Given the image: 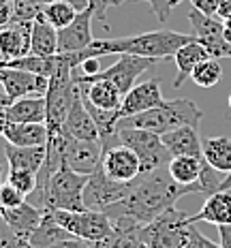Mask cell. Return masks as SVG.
Masks as SVG:
<instances>
[{
	"label": "cell",
	"mask_w": 231,
	"mask_h": 248,
	"mask_svg": "<svg viewBox=\"0 0 231 248\" xmlns=\"http://www.w3.org/2000/svg\"><path fill=\"white\" fill-rule=\"evenodd\" d=\"M4 156H7L9 169H28L39 173L47 156L45 146H13L4 141Z\"/></svg>",
	"instance_id": "cell-23"
},
{
	"label": "cell",
	"mask_w": 231,
	"mask_h": 248,
	"mask_svg": "<svg viewBox=\"0 0 231 248\" xmlns=\"http://www.w3.org/2000/svg\"><path fill=\"white\" fill-rule=\"evenodd\" d=\"M0 86L7 92L9 99L17 101V99H24V96H45L49 79L22 69L4 66V69H0Z\"/></svg>",
	"instance_id": "cell-14"
},
{
	"label": "cell",
	"mask_w": 231,
	"mask_h": 248,
	"mask_svg": "<svg viewBox=\"0 0 231 248\" xmlns=\"http://www.w3.org/2000/svg\"><path fill=\"white\" fill-rule=\"evenodd\" d=\"M184 248H223V246L216 244V242H212L210 237H205L203 233H199V229H195V225H193L191 237H188V242Z\"/></svg>",
	"instance_id": "cell-37"
},
{
	"label": "cell",
	"mask_w": 231,
	"mask_h": 248,
	"mask_svg": "<svg viewBox=\"0 0 231 248\" xmlns=\"http://www.w3.org/2000/svg\"><path fill=\"white\" fill-rule=\"evenodd\" d=\"M81 4L77 2H71V0H54V2L45 4L41 15H43L47 22L54 26V28H66L73 19L77 17V13L81 11Z\"/></svg>",
	"instance_id": "cell-31"
},
{
	"label": "cell",
	"mask_w": 231,
	"mask_h": 248,
	"mask_svg": "<svg viewBox=\"0 0 231 248\" xmlns=\"http://www.w3.org/2000/svg\"><path fill=\"white\" fill-rule=\"evenodd\" d=\"M92 24H94V9L86 4L77 17L66 28L58 30V54H75V51L86 49L94 41L92 34Z\"/></svg>",
	"instance_id": "cell-13"
},
{
	"label": "cell",
	"mask_w": 231,
	"mask_h": 248,
	"mask_svg": "<svg viewBox=\"0 0 231 248\" xmlns=\"http://www.w3.org/2000/svg\"><path fill=\"white\" fill-rule=\"evenodd\" d=\"M203 120V111L188 99H171V101H163L161 105L152 107L148 111H141L137 116H128L120 118L118 126H133V128H146V131L165 133L173 131L178 126H197Z\"/></svg>",
	"instance_id": "cell-3"
},
{
	"label": "cell",
	"mask_w": 231,
	"mask_h": 248,
	"mask_svg": "<svg viewBox=\"0 0 231 248\" xmlns=\"http://www.w3.org/2000/svg\"><path fill=\"white\" fill-rule=\"evenodd\" d=\"M154 62H158V60L141 58V56H131V54H120L114 64L107 66L105 71H101L99 75H92V77L73 75V77H75V84H88V81H92V79H107L122 92V96H124L126 92L137 84L139 75H143L150 66H154Z\"/></svg>",
	"instance_id": "cell-8"
},
{
	"label": "cell",
	"mask_w": 231,
	"mask_h": 248,
	"mask_svg": "<svg viewBox=\"0 0 231 248\" xmlns=\"http://www.w3.org/2000/svg\"><path fill=\"white\" fill-rule=\"evenodd\" d=\"M203 167V156H173L167 171L178 184H197Z\"/></svg>",
	"instance_id": "cell-30"
},
{
	"label": "cell",
	"mask_w": 231,
	"mask_h": 248,
	"mask_svg": "<svg viewBox=\"0 0 231 248\" xmlns=\"http://www.w3.org/2000/svg\"><path fill=\"white\" fill-rule=\"evenodd\" d=\"M203 158L212 165L214 169L223 173L231 171V139L229 137H205L203 143Z\"/></svg>",
	"instance_id": "cell-29"
},
{
	"label": "cell",
	"mask_w": 231,
	"mask_h": 248,
	"mask_svg": "<svg viewBox=\"0 0 231 248\" xmlns=\"http://www.w3.org/2000/svg\"><path fill=\"white\" fill-rule=\"evenodd\" d=\"M103 158V146L101 141H84V139L66 137V143L62 148V165L73 169L77 173H94L101 167Z\"/></svg>",
	"instance_id": "cell-12"
},
{
	"label": "cell",
	"mask_w": 231,
	"mask_h": 248,
	"mask_svg": "<svg viewBox=\"0 0 231 248\" xmlns=\"http://www.w3.org/2000/svg\"><path fill=\"white\" fill-rule=\"evenodd\" d=\"M11 103V99L7 96V92L2 90V86H0V116H2V111L7 109V105Z\"/></svg>",
	"instance_id": "cell-45"
},
{
	"label": "cell",
	"mask_w": 231,
	"mask_h": 248,
	"mask_svg": "<svg viewBox=\"0 0 231 248\" xmlns=\"http://www.w3.org/2000/svg\"><path fill=\"white\" fill-rule=\"evenodd\" d=\"M0 248H32L28 237L17 235L0 216Z\"/></svg>",
	"instance_id": "cell-34"
},
{
	"label": "cell",
	"mask_w": 231,
	"mask_h": 248,
	"mask_svg": "<svg viewBox=\"0 0 231 248\" xmlns=\"http://www.w3.org/2000/svg\"><path fill=\"white\" fill-rule=\"evenodd\" d=\"M2 137L4 141L13 143V146H45L47 126L32 122H7Z\"/></svg>",
	"instance_id": "cell-25"
},
{
	"label": "cell",
	"mask_w": 231,
	"mask_h": 248,
	"mask_svg": "<svg viewBox=\"0 0 231 248\" xmlns=\"http://www.w3.org/2000/svg\"><path fill=\"white\" fill-rule=\"evenodd\" d=\"M223 77V66H220L218 58H205L201 60L195 71L191 73V79L199 88H214Z\"/></svg>",
	"instance_id": "cell-32"
},
{
	"label": "cell",
	"mask_w": 231,
	"mask_h": 248,
	"mask_svg": "<svg viewBox=\"0 0 231 248\" xmlns=\"http://www.w3.org/2000/svg\"><path fill=\"white\" fill-rule=\"evenodd\" d=\"M118 139L139 156L141 173H150L156 169L167 167L171 161V154L165 148L158 133L146 131V128H133V126H118Z\"/></svg>",
	"instance_id": "cell-6"
},
{
	"label": "cell",
	"mask_w": 231,
	"mask_h": 248,
	"mask_svg": "<svg viewBox=\"0 0 231 248\" xmlns=\"http://www.w3.org/2000/svg\"><path fill=\"white\" fill-rule=\"evenodd\" d=\"M84 96L88 99L94 107L109 111H120L122 105V92L107 79H92L88 84H79Z\"/></svg>",
	"instance_id": "cell-24"
},
{
	"label": "cell",
	"mask_w": 231,
	"mask_h": 248,
	"mask_svg": "<svg viewBox=\"0 0 231 248\" xmlns=\"http://www.w3.org/2000/svg\"><path fill=\"white\" fill-rule=\"evenodd\" d=\"M165 148L173 156H203V139L199 137L197 126H178L161 135Z\"/></svg>",
	"instance_id": "cell-20"
},
{
	"label": "cell",
	"mask_w": 231,
	"mask_h": 248,
	"mask_svg": "<svg viewBox=\"0 0 231 248\" xmlns=\"http://www.w3.org/2000/svg\"><path fill=\"white\" fill-rule=\"evenodd\" d=\"M165 101L161 92V81L154 77V79H146L141 84H135L131 90L122 96V105H120V116H137L141 111H148L152 107L161 105Z\"/></svg>",
	"instance_id": "cell-16"
},
{
	"label": "cell",
	"mask_w": 231,
	"mask_h": 248,
	"mask_svg": "<svg viewBox=\"0 0 231 248\" xmlns=\"http://www.w3.org/2000/svg\"><path fill=\"white\" fill-rule=\"evenodd\" d=\"M111 231L96 242V248H148L141 240V223L128 216L111 218Z\"/></svg>",
	"instance_id": "cell-17"
},
{
	"label": "cell",
	"mask_w": 231,
	"mask_h": 248,
	"mask_svg": "<svg viewBox=\"0 0 231 248\" xmlns=\"http://www.w3.org/2000/svg\"><path fill=\"white\" fill-rule=\"evenodd\" d=\"M79 86V84H77ZM64 131L73 139H84V141H101V133L96 128L94 120H92L88 107L84 103V94H81V86L77 88V94L73 99V105L69 109V116L64 120Z\"/></svg>",
	"instance_id": "cell-18"
},
{
	"label": "cell",
	"mask_w": 231,
	"mask_h": 248,
	"mask_svg": "<svg viewBox=\"0 0 231 248\" xmlns=\"http://www.w3.org/2000/svg\"><path fill=\"white\" fill-rule=\"evenodd\" d=\"M4 126H7V120L0 116V137H2V133H4Z\"/></svg>",
	"instance_id": "cell-49"
},
{
	"label": "cell",
	"mask_w": 231,
	"mask_h": 248,
	"mask_svg": "<svg viewBox=\"0 0 231 248\" xmlns=\"http://www.w3.org/2000/svg\"><path fill=\"white\" fill-rule=\"evenodd\" d=\"M90 175L77 173L69 167H60L51 173L49 182L43 190L37 193L41 210H86L84 203V188L88 184Z\"/></svg>",
	"instance_id": "cell-4"
},
{
	"label": "cell",
	"mask_w": 231,
	"mask_h": 248,
	"mask_svg": "<svg viewBox=\"0 0 231 248\" xmlns=\"http://www.w3.org/2000/svg\"><path fill=\"white\" fill-rule=\"evenodd\" d=\"M0 216L17 235L22 237H30L32 231L41 225V218H43V210L39 205H32L28 201L15 205V208H7L0 210Z\"/></svg>",
	"instance_id": "cell-22"
},
{
	"label": "cell",
	"mask_w": 231,
	"mask_h": 248,
	"mask_svg": "<svg viewBox=\"0 0 231 248\" xmlns=\"http://www.w3.org/2000/svg\"><path fill=\"white\" fill-rule=\"evenodd\" d=\"M216 17H220V19H231V0H220Z\"/></svg>",
	"instance_id": "cell-43"
},
{
	"label": "cell",
	"mask_w": 231,
	"mask_h": 248,
	"mask_svg": "<svg viewBox=\"0 0 231 248\" xmlns=\"http://www.w3.org/2000/svg\"><path fill=\"white\" fill-rule=\"evenodd\" d=\"M205 58H212V56L208 54V49H205L197 39L191 41V43H186V45H182V47L173 54V62H176V66H178V75H176V79H173V88L182 86L184 81L191 77L195 66Z\"/></svg>",
	"instance_id": "cell-27"
},
{
	"label": "cell",
	"mask_w": 231,
	"mask_h": 248,
	"mask_svg": "<svg viewBox=\"0 0 231 248\" xmlns=\"http://www.w3.org/2000/svg\"><path fill=\"white\" fill-rule=\"evenodd\" d=\"M150 2V7H152V11L156 13V17H158V22L161 24H165L167 19H169V13L173 11V0H148Z\"/></svg>",
	"instance_id": "cell-39"
},
{
	"label": "cell",
	"mask_w": 231,
	"mask_h": 248,
	"mask_svg": "<svg viewBox=\"0 0 231 248\" xmlns=\"http://www.w3.org/2000/svg\"><path fill=\"white\" fill-rule=\"evenodd\" d=\"M13 11H15V0H0V28L11 24Z\"/></svg>",
	"instance_id": "cell-41"
},
{
	"label": "cell",
	"mask_w": 231,
	"mask_h": 248,
	"mask_svg": "<svg viewBox=\"0 0 231 248\" xmlns=\"http://www.w3.org/2000/svg\"><path fill=\"white\" fill-rule=\"evenodd\" d=\"M101 167L107 178L120 184H131L141 175V161L135 152H133L124 143H116L103 150Z\"/></svg>",
	"instance_id": "cell-10"
},
{
	"label": "cell",
	"mask_w": 231,
	"mask_h": 248,
	"mask_svg": "<svg viewBox=\"0 0 231 248\" xmlns=\"http://www.w3.org/2000/svg\"><path fill=\"white\" fill-rule=\"evenodd\" d=\"M122 2H124V0H86V4H90V7L94 9V19L105 26V28H109V26H107V11Z\"/></svg>",
	"instance_id": "cell-36"
},
{
	"label": "cell",
	"mask_w": 231,
	"mask_h": 248,
	"mask_svg": "<svg viewBox=\"0 0 231 248\" xmlns=\"http://www.w3.org/2000/svg\"><path fill=\"white\" fill-rule=\"evenodd\" d=\"M60 225L75 237L88 242H99L111 231V218L101 210H51Z\"/></svg>",
	"instance_id": "cell-7"
},
{
	"label": "cell",
	"mask_w": 231,
	"mask_h": 248,
	"mask_svg": "<svg viewBox=\"0 0 231 248\" xmlns=\"http://www.w3.org/2000/svg\"><path fill=\"white\" fill-rule=\"evenodd\" d=\"M30 32L32 22L9 24L0 28V69H4L11 60L30 54Z\"/></svg>",
	"instance_id": "cell-15"
},
{
	"label": "cell",
	"mask_w": 231,
	"mask_h": 248,
	"mask_svg": "<svg viewBox=\"0 0 231 248\" xmlns=\"http://www.w3.org/2000/svg\"><path fill=\"white\" fill-rule=\"evenodd\" d=\"M30 54H34V56H56L58 54V28H54L41 13L32 19Z\"/></svg>",
	"instance_id": "cell-26"
},
{
	"label": "cell",
	"mask_w": 231,
	"mask_h": 248,
	"mask_svg": "<svg viewBox=\"0 0 231 248\" xmlns=\"http://www.w3.org/2000/svg\"><path fill=\"white\" fill-rule=\"evenodd\" d=\"M184 195H203L201 184H178L169 175L167 167H163L150 173H141L137 180H133L126 197L109 205L105 214L109 218L128 216L146 225L165 210L173 208L176 201L182 199Z\"/></svg>",
	"instance_id": "cell-1"
},
{
	"label": "cell",
	"mask_w": 231,
	"mask_h": 248,
	"mask_svg": "<svg viewBox=\"0 0 231 248\" xmlns=\"http://www.w3.org/2000/svg\"><path fill=\"white\" fill-rule=\"evenodd\" d=\"M223 26H225V28H223L225 39H227L229 43H231V19H223Z\"/></svg>",
	"instance_id": "cell-46"
},
{
	"label": "cell",
	"mask_w": 231,
	"mask_h": 248,
	"mask_svg": "<svg viewBox=\"0 0 231 248\" xmlns=\"http://www.w3.org/2000/svg\"><path fill=\"white\" fill-rule=\"evenodd\" d=\"M188 22L193 24L195 37L208 49L212 58H231V43L223 34V19L216 15H205L197 9L188 13Z\"/></svg>",
	"instance_id": "cell-9"
},
{
	"label": "cell",
	"mask_w": 231,
	"mask_h": 248,
	"mask_svg": "<svg viewBox=\"0 0 231 248\" xmlns=\"http://www.w3.org/2000/svg\"><path fill=\"white\" fill-rule=\"evenodd\" d=\"M220 190H231V171L225 173V180H223V184H220Z\"/></svg>",
	"instance_id": "cell-47"
},
{
	"label": "cell",
	"mask_w": 231,
	"mask_h": 248,
	"mask_svg": "<svg viewBox=\"0 0 231 248\" xmlns=\"http://www.w3.org/2000/svg\"><path fill=\"white\" fill-rule=\"evenodd\" d=\"M7 182H11L17 190L28 197V195L37 193V186H39V173L28 171V169H9L7 173Z\"/></svg>",
	"instance_id": "cell-33"
},
{
	"label": "cell",
	"mask_w": 231,
	"mask_h": 248,
	"mask_svg": "<svg viewBox=\"0 0 231 248\" xmlns=\"http://www.w3.org/2000/svg\"><path fill=\"white\" fill-rule=\"evenodd\" d=\"M180 2H182V0H173L171 4H173V7H178ZM188 2L193 4V9H197V11H201L205 15H216L220 0H188Z\"/></svg>",
	"instance_id": "cell-38"
},
{
	"label": "cell",
	"mask_w": 231,
	"mask_h": 248,
	"mask_svg": "<svg viewBox=\"0 0 231 248\" xmlns=\"http://www.w3.org/2000/svg\"><path fill=\"white\" fill-rule=\"evenodd\" d=\"M4 180H7V171H4V165L0 163V186H2Z\"/></svg>",
	"instance_id": "cell-48"
},
{
	"label": "cell",
	"mask_w": 231,
	"mask_h": 248,
	"mask_svg": "<svg viewBox=\"0 0 231 248\" xmlns=\"http://www.w3.org/2000/svg\"><path fill=\"white\" fill-rule=\"evenodd\" d=\"M191 229L193 223H188V214L173 205L141 227V240L148 248H184Z\"/></svg>",
	"instance_id": "cell-5"
},
{
	"label": "cell",
	"mask_w": 231,
	"mask_h": 248,
	"mask_svg": "<svg viewBox=\"0 0 231 248\" xmlns=\"http://www.w3.org/2000/svg\"><path fill=\"white\" fill-rule=\"evenodd\" d=\"M19 2H26V4H32V7H39V9H43L45 4L54 2V0H19ZM71 2H77V4H81V7H86V2H81V0H71Z\"/></svg>",
	"instance_id": "cell-44"
},
{
	"label": "cell",
	"mask_w": 231,
	"mask_h": 248,
	"mask_svg": "<svg viewBox=\"0 0 231 248\" xmlns=\"http://www.w3.org/2000/svg\"><path fill=\"white\" fill-rule=\"evenodd\" d=\"M188 223H210V225H231V190H218V193L205 197L201 210L188 214Z\"/></svg>",
	"instance_id": "cell-19"
},
{
	"label": "cell",
	"mask_w": 231,
	"mask_h": 248,
	"mask_svg": "<svg viewBox=\"0 0 231 248\" xmlns=\"http://www.w3.org/2000/svg\"><path fill=\"white\" fill-rule=\"evenodd\" d=\"M26 201V195L22 190H17L11 182L4 180L2 186H0V210H7V208H15V205L24 203Z\"/></svg>",
	"instance_id": "cell-35"
},
{
	"label": "cell",
	"mask_w": 231,
	"mask_h": 248,
	"mask_svg": "<svg viewBox=\"0 0 231 248\" xmlns=\"http://www.w3.org/2000/svg\"><path fill=\"white\" fill-rule=\"evenodd\" d=\"M227 103H229V111H231V92H229V99H227Z\"/></svg>",
	"instance_id": "cell-50"
},
{
	"label": "cell",
	"mask_w": 231,
	"mask_h": 248,
	"mask_svg": "<svg viewBox=\"0 0 231 248\" xmlns=\"http://www.w3.org/2000/svg\"><path fill=\"white\" fill-rule=\"evenodd\" d=\"M7 122H32L45 124L47 120V101L45 96H24V99L11 101L2 111Z\"/></svg>",
	"instance_id": "cell-21"
},
{
	"label": "cell",
	"mask_w": 231,
	"mask_h": 248,
	"mask_svg": "<svg viewBox=\"0 0 231 248\" xmlns=\"http://www.w3.org/2000/svg\"><path fill=\"white\" fill-rule=\"evenodd\" d=\"M218 235H220V246H223V248H231V225L218 227Z\"/></svg>",
	"instance_id": "cell-42"
},
{
	"label": "cell",
	"mask_w": 231,
	"mask_h": 248,
	"mask_svg": "<svg viewBox=\"0 0 231 248\" xmlns=\"http://www.w3.org/2000/svg\"><path fill=\"white\" fill-rule=\"evenodd\" d=\"M49 248H96V242H88V240H81V237H66V240L58 242V244L49 246Z\"/></svg>",
	"instance_id": "cell-40"
},
{
	"label": "cell",
	"mask_w": 231,
	"mask_h": 248,
	"mask_svg": "<svg viewBox=\"0 0 231 248\" xmlns=\"http://www.w3.org/2000/svg\"><path fill=\"white\" fill-rule=\"evenodd\" d=\"M71 235L73 233H69V231H66L64 227L56 220L54 212L43 210L41 225L32 231V235H30L28 240H30V244H32V248H49V246L58 244V242L66 240V237H71Z\"/></svg>",
	"instance_id": "cell-28"
},
{
	"label": "cell",
	"mask_w": 231,
	"mask_h": 248,
	"mask_svg": "<svg viewBox=\"0 0 231 248\" xmlns=\"http://www.w3.org/2000/svg\"><path fill=\"white\" fill-rule=\"evenodd\" d=\"M131 184H120L114 182L111 178H107L103 167H99L94 173H90L88 184L84 188V203L90 210H101L105 212L109 205H114L116 201L124 199Z\"/></svg>",
	"instance_id": "cell-11"
},
{
	"label": "cell",
	"mask_w": 231,
	"mask_h": 248,
	"mask_svg": "<svg viewBox=\"0 0 231 248\" xmlns=\"http://www.w3.org/2000/svg\"><path fill=\"white\" fill-rule=\"evenodd\" d=\"M195 39H197L195 34H184L176 32V30H152V32H141L122 39H94L86 49L71 54V58H73L75 66L84 58H90V56L103 58V56L109 54H131L154 60H173V54L182 45L191 43Z\"/></svg>",
	"instance_id": "cell-2"
}]
</instances>
